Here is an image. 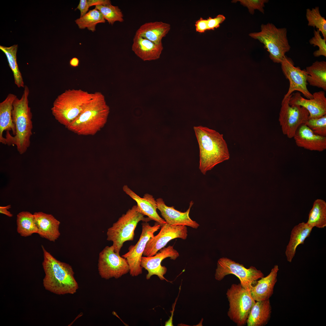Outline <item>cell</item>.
Instances as JSON below:
<instances>
[{
	"label": "cell",
	"instance_id": "cell-1",
	"mask_svg": "<svg viewBox=\"0 0 326 326\" xmlns=\"http://www.w3.org/2000/svg\"><path fill=\"white\" fill-rule=\"evenodd\" d=\"M193 129L200 149L199 168L203 174L217 164L230 158L227 145L223 135L201 126Z\"/></svg>",
	"mask_w": 326,
	"mask_h": 326
},
{
	"label": "cell",
	"instance_id": "cell-2",
	"mask_svg": "<svg viewBox=\"0 0 326 326\" xmlns=\"http://www.w3.org/2000/svg\"><path fill=\"white\" fill-rule=\"evenodd\" d=\"M42 248L44 258L42 266L45 274L43 283L45 289L59 295L76 293L78 285L72 267L56 259L43 246Z\"/></svg>",
	"mask_w": 326,
	"mask_h": 326
},
{
	"label": "cell",
	"instance_id": "cell-3",
	"mask_svg": "<svg viewBox=\"0 0 326 326\" xmlns=\"http://www.w3.org/2000/svg\"><path fill=\"white\" fill-rule=\"evenodd\" d=\"M24 88L21 98L17 97L13 104L12 116L15 127V134L13 136L9 131H7L5 137L6 145H16L17 151L21 155L25 153L30 145L33 128L32 113L29 106L30 91L26 85Z\"/></svg>",
	"mask_w": 326,
	"mask_h": 326
},
{
	"label": "cell",
	"instance_id": "cell-4",
	"mask_svg": "<svg viewBox=\"0 0 326 326\" xmlns=\"http://www.w3.org/2000/svg\"><path fill=\"white\" fill-rule=\"evenodd\" d=\"M109 111L104 95L96 91L78 117L66 128L78 135H94L104 126Z\"/></svg>",
	"mask_w": 326,
	"mask_h": 326
},
{
	"label": "cell",
	"instance_id": "cell-5",
	"mask_svg": "<svg viewBox=\"0 0 326 326\" xmlns=\"http://www.w3.org/2000/svg\"><path fill=\"white\" fill-rule=\"evenodd\" d=\"M93 93L81 89H68L58 95L51 108L55 119L66 128L79 115Z\"/></svg>",
	"mask_w": 326,
	"mask_h": 326
},
{
	"label": "cell",
	"instance_id": "cell-6",
	"mask_svg": "<svg viewBox=\"0 0 326 326\" xmlns=\"http://www.w3.org/2000/svg\"><path fill=\"white\" fill-rule=\"evenodd\" d=\"M144 216L137 205H134L108 229L107 240L113 242L115 252L119 254L125 241L133 240L134 231L139 222H148L151 220Z\"/></svg>",
	"mask_w": 326,
	"mask_h": 326
},
{
	"label": "cell",
	"instance_id": "cell-7",
	"mask_svg": "<svg viewBox=\"0 0 326 326\" xmlns=\"http://www.w3.org/2000/svg\"><path fill=\"white\" fill-rule=\"evenodd\" d=\"M251 38L263 43L274 62L280 63L286 53L291 49L285 27L278 28L272 23L262 24L260 31L249 34Z\"/></svg>",
	"mask_w": 326,
	"mask_h": 326
},
{
	"label": "cell",
	"instance_id": "cell-8",
	"mask_svg": "<svg viewBox=\"0 0 326 326\" xmlns=\"http://www.w3.org/2000/svg\"><path fill=\"white\" fill-rule=\"evenodd\" d=\"M226 295L229 303L228 316L237 326L245 325L256 302L250 291L244 288L240 283L232 284L228 289Z\"/></svg>",
	"mask_w": 326,
	"mask_h": 326
},
{
	"label": "cell",
	"instance_id": "cell-9",
	"mask_svg": "<svg viewBox=\"0 0 326 326\" xmlns=\"http://www.w3.org/2000/svg\"><path fill=\"white\" fill-rule=\"evenodd\" d=\"M232 274L238 277L240 284L245 289L250 290L257 280L264 276L262 272L251 266L249 268L226 257L218 260L215 274V279L221 281L226 275Z\"/></svg>",
	"mask_w": 326,
	"mask_h": 326
},
{
	"label": "cell",
	"instance_id": "cell-10",
	"mask_svg": "<svg viewBox=\"0 0 326 326\" xmlns=\"http://www.w3.org/2000/svg\"><path fill=\"white\" fill-rule=\"evenodd\" d=\"M292 94L283 98L279 113V121L283 133L289 139L293 138L298 128L305 124L309 116L308 111L300 106L290 105Z\"/></svg>",
	"mask_w": 326,
	"mask_h": 326
},
{
	"label": "cell",
	"instance_id": "cell-11",
	"mask_svg": "<svg viewBox=\"0 0 326 326\" xmlns=\"http://www.w3.org/2000/svg\"><path fill=\"white\" fill-rule=\"evenodd\" d=\"M98 270L103 279H118L129 272L126 259L114 251L112 245L106 246L99 254Z\"/></svg>",
	"mask_w": 326,
	"mask_h": 326
},
{
	"label": "cell",
	"instance_id": "cell-12",
	"mask_svg": "<svg viewBox=\"0 0 326 326\" xmlns=\"http://www.w3.org/2000/svg\"><path fill=\"white\" fill-rule=\"evenodd\" d=\"M142 225V232L138 241L135 245L130 246L128 251L122 256L126 259L129 266V273L133 277L142 273L143 268L141 265V262L147 243L154 236V233L161 227L157 222L153 226L146 222H143Z\"/></svg>",
	"mask_w": 326,
	"mask_h": 326
},
{
	"label": "cell",
	"instance_id": "cell-13",
	"mask_svg": "<svg viewBox=\"0 0 326 326\" xmlns=\"http://www.w3.org/2000/svg\"><path fill=\"white\" fill-rule=\"evenodd\" d=\"M187 232L186 226H174L166 223L161 226L159 233L148 241L143 255L145 257L152 256L170 241L176 238L185 240Z\"/></svg>",
	"mask_w": 326,
	"mask_h": 326
},
{
	"label": "cell",
	"instance_id": "cell-14",
	"mask_svg": "<svg viewBox=\"0 0 326 326\" xmlns=\"http://www.w3.org/2000/svg\"><path fill=\"white\" fill-rule=\"evenodd\" d=\"M280 63L282 72L289 82L288 91L284 98L288 97L293 91H298L308 99L313 98V94L309 91L307 87V74L305 69L301 70L299 67L295 66L292 59L286 55Z\"/></svg>",
	"mask_w": 326,
	"mask_h": 326
},
{
	"label": "cell",
	"instance_id": "cell-15",
	"mask_svg": "<svg viewBox=\"0 0 326 326\" xmlns=\"http://www.w3.org/2000/svg\"><path fill=\"white\" fill-rule=\"evenodd\" d=\"M159 251L152 256L142 257L141 265L148 272L146 275L147 280L149 279L152 276L156 275L161 280H166L164 275L167 272V268L161 266L162 261L167 257L175 260L179 256V253L172 246L165 247Z\"/></svg>",
	"mask_w": 326,
	"mask_h": 326
},
{
	"label": "cell",
	"instance_id": "cell-16",
	"mask_svg": "<svg viewBox=\"0 0 326 326\" xmlns=\"http://www.w3.org/2000/svg\"><path fill=\"white\" fill-rule=\"evenodd\" d=\"M313 98L307 99L297 92L292 94L289 100L290 105L296 104L305 108L309 113L308 118H318L326 115V98L324 91L314 93Z\"/></svg>",
	"mask_w": 326,
	"mask_h": 326
},
{
	"label": "cell",
	"instance_id": "cell-17",
	"mask_svg": "<svg viewBox=\"0 0 326 326\" xmlns=\"http://www.w3.org/2000/svg\"><path fill=\"white\" fill-rule=\"evenodd\" d=\"M156 201L157 209L167 224L174 226H188L195 229L200 226L198 223L189 217L190 209L193 204V201H190L189 208L184 212L177 210L173 206H168L161 198L157 199Z\"/></svg>",
	"mask_w": 326,
	"mask_h": 326
},
{
	"label": "cell",
	"instance_id": "cell-18",
	"mask_svg": "<svg viewBox=\"0 0 326 326\" xmlns=\"http://www.w3.org/2000/svg\"><path fill=\"white\" fill-rule=\"evenodd\" d=\"M293 138L298 147L319 152L326 149V136L315 133L305 124L298 128Z\"/></svg>",
	"mask_w": 326,
	"mask_h": 326
},
{
	"label": "cell",
	"instance_id": "cell-19",
	"mask_svg": "<svg viewBox=\"0 0 326 326\" xmlns=\"http://www.w3.org/2000/svg\"><path fill=\"white\" fill-rule=\"evenodd\" d=\"M123 191L137 203L140 212L144 216H148L151 220L155 221L161 226L165 223L164 219L161 217L157 212L156 201L153 196L149 194H144L142 198L136 194L126 185L123 188Z\"/></svg>",
	"mask_w": 326,
	"mask_h": 326
},
{
	"label": "cell",
	"instance_id": "cell-20",
	"mask_svg": "<svg viewBox=\"0 0 326 326\" xmlns=\"http://www.w3.org/2000/svg\"><path fill=\"white\" fill-rule=\"evenodd\" d=\"M33 214L38 228L37 234L42 238L55 242L60 235V222L51 214L41 212Z\"/></svg>",
	"mask_w": 326,
	"mask_h": 326
},
{
	"label": "cell",
	"instance_id": "cell-21",
	"mask_svg": "<svg viewBox=\"0 0 326 326\" xmlns=\"http://www.w3.org/2000/svg\"><path fill=\"white\" fill-rule=\"evenodd\" d=\"M279 270L278 265H275L268 275L260 278L251 287L250 289L251 294L255 301L268 299L272 296L277 281Z\"/></svg>",
	"mask_w": 326,
	"mask_h": 326
},
{
	"label": "cell",
	"instance_id": "cell-22",
	"mask_svg": "<svg viewBox=\"0 0 326 326\" xmlns=\"http://www.w3.org/2000/svg\"><path fill=\"white\" fill-rule=\"evenodd\" d=\"M163 49L162 43L157 44L141 37L134 36L132 50L143 61L158 59Z\"/></svg>",
	"mask_w": 326,
	"mask_h": 326
},
{
	"label": "cell",
	"instance_id": "cell-23",
	"mask_svg": "<svg viewBox=\"0 0 326 326\" xmlns=\"http://www.w3.org/2000/svg\"><path fill=\"white\" fill-rule=\"evenodd\" d=\"M313 228L306 222L300 223L294 227L292 230L289 243L285 251L287 261L290 263L294 257L297 248L303 244L306 238L310 235Z\"/></svg>",
	"mask_w": 326,
	"mask_h": 326
},
{
	"label": "cell",
	"instance_id": "cell-24",
	"mask_svg": "<svg viewBox=\"0 0 326 326\" xmlns=\"http://www.w3.org/2000/svg\"><path fill=\"white\" fill-rule=\"evenodd\" d=\"M170 29L169 24L162 21L146 23L140 27L135 35L159 44L162 43V38L166 36Z\"/></svg>",
	"mask_w": 326,
	"mask_h": 326
},
{
	"label": "cell",
	"instance_id": "cell-25",
	"mask_svg": "<svg viewBox=\"0 0 326 326\" xmlns=\"http://www.w3.org/2000/svg\"><path fill=\"white\" fill-rule=\"evenodd\" d=\"M17 97L14 94L9 93L5 99L0 103V142L4 145H6L5 138L3 136L4 131L11 130L14 136L16 133L12 112L13 104Z\"/></svg>",
	"mask_w": 326,
	"mask_h": 326
},
{
	"label": "cell",
	"instance_id": "cell-26",
	"mask_svg": "<svg viewBox=\"0 0 326 326\" xmlns=\"http://www.w3.org/2000/svg\"><path fill=\"white\" fill-rule=\"evenodd\" d=\"M271 309L270 299L256 301L247 319V326H263L267 324L270 318Z\"/></svg>",
	"mask_w": 326,
	"mask_h": 326
},
{
	"label": "cell",
	"instance_id": "cell-27",
	"mask_svg": "<svg viewBox=\"0 0 326 326\" xmlns=\"http://www.w3.org/2000/svg\"><path fill=\"white\" fill-rule=\"evenodd\" d=\"M307 81L310 85L326 91V62L316 61L305 69Z\"/></svg>",
	"mask_w": 326,
	"mask_h": 326
},
{
	"label": "cell",
	"instance_id": "cell-28",
	"mask_svg": "<svg viewBox=\"0 0 326 326\" xmlns=\"http://www.w3.org/2000/svg\"><path fill=\"white\" fill-rule=\"evenodd\" d=\"M306 223L313 228L322 229L326 226V203L324 200L321 199L315 200Z\"/></svg>",
	"mask_w": 326,
	"mask_h": 326
},
{
	"label": "cell",
	"instance_id": "cell-29",
	"mask_svg": "<svg viewBox=\"0 0 326 326\" xmlns=\"http://www.w3.org/2000/svg\"><path fill=\"white\" fill-rule=\"evenodd\" d=\"M17 231L22 237L37 233L38 228L34 214L28 211L19 213L17 217Z\"/></svg>",
	"mask_w": 326,
	"mask_h": 326
},
{
	"label": "cell",
	"instance_id": "cell-30",
	"mask_svg": "<svg viewBox=\"0 0 326 326\" xmlns=\"http://www.w3.org/2000/svg\"><path fill=\"white\" fill-rule=\"evenodd\" d=\"M18 48V45H14L9 47L0 46V49L6 55L9 66L13 73L15 84L18 88H24L25 85L17 61Z\"/></svg>",
	"mask_w": 326,
	"mask_h": 326
},
{
	"label": "cell",
	"instance_id": "cell-31",
	"mask_svg": "<svg viewBox=\"0 0 326 326\" xmlns=\"http://www.w3.org/2000/svg\"><path fill=\"white\" fill-rule=\"evenodd\" d=\"M75 22L80 29L87 28L94 32L98 23H104L105 20L100 11L96 8L89 10L83 16L76 19Z\"/></svg>",
	"mask_w": 326,
	"mask_h": 326
},
{
	"label": "cell",
	"instance_id": "cell-32",
	"mask_svg": "<svg viewBox=\"0 0 326 326\" xmlns=\"http://www.w3.org/2000/svg\"><path fill=\"white\" fill-rule=\"evenodd\" d=\"M306 17L308 26L315 27L326 39V20L321 14L319 7L306 10Z\"/></svg>",
	"mask_w": 326,
	"mask_h": 326
},
{
	"label": "cell",
	"instance_id": "cell-33",
	"mask_svg": "<svg viewBox=\"0 0 326 326\" xmlns=\"http://www.w3.org/2000/svg\"><path fill=\"white\" fill-rule=\"evenodd\" d=\"M95 8L100 11L104 19L111 25L116 21L123 22L124 21L122 11L118 6L111 4L106 5H97L95 6Z\"/></svg>",
	"mask_w": 326,
	"mask_h": 326
},
{
	"label": "cell",
	"instance_id": "cell-34",
	"mask_svg": "<svg viewBox=\"0 0 326 326\" xmlns=\"http://www.w3.org/2000/svg\"><path fill=\"white\" fill-rule=\"evenodd\" d=\"M305 124L315 133L326 136V115L318 118H308Z\"/></svg>",
	"mask_w": 326,
	"mask_h": 326
},
{
	"label": "cell",
	"instance_id": "cell-35",
	"mask_svg": "<svg viewBox=\"0 0 326 326\" xmlns=\"http://www.w3.org/2000/svg\"><path fill=\"white\" fill-rule=\"evenodd\" d=\"M320 31L318 29L314 31V36L309 40L311 45L314 46H318V50L314 51L313 54L315 57H318L321 56L326 57V39L322 38Z\"/></svg>",
	"mask_w": 326,
	"mask_h": 326
},
{
	"label": "cell",
	"instance_id": "cell-36",
	"mask_svg": "<svg viewBox=\"0 0 326 326\" xmlns=\"http://www.w3.org/2000/svg\"><path fill=\"white\" fill-rule=\"evenodd\" d=\"M232 1V2L235 3L237 2H239L241 5L248 8L251 14H253L254 12V11L256 9L264 14V8L265 7L264 4L267 3L268 0H233Z\"/></svg>",
	"mask_w": 326,
	"mask_h": 326
},
{
	"label": "cell",
	"instance_id": "cell-37",
	"mask_svg": "<svg viewBox=\"0 0 326 326\" xmlns=\"http://www.w3.org/2000/svg\"><path fill=\"white\" fill-rule=\"evenodd\" d=\"M225 19V17L221 14L217 15L214 18L209 17L206 19L208 30H214L219 27L220 24Z\"/></svg>",
	"mask_w": 326,
	"mask_h": 326
},
{
	"label": "cell",
	"instance_id": "cell-38",
	"mask_svg": "<svg viewBox=\"0 0 326 326\" xmlns=\"http://www.w3.org/2000/svg\"><path fill=\"white\" fill-rule=\"evenodd\" d=\"M196 31L200 33H203L208 30L206 19L201 18L197 20L195 23Z\"/></svg>",
	"mask_w": 326,
	"mask_h": 326
},
{
	"label": "cell",
	"instance_id": "cell-39",
	"mask_svg": "<svg viewBox=\"0 0 326 326\" xmlns=\"http://www.w3.org/2000/svg\"><path fill=\"white\" fill-rule=\"evenodd\" d=\"M89 7L88 0H80L79 3L75 9H78L80 10V17H81L87 13Z\"/></svg>",
	"mask_w": 326,
	"mask_h": 326
},
{
	"label": "cell",
	"instance_id": "cell-40",
	"mask_svg": "<svg viewBox=\"0 0 326 326\" xmlns=\"http://www.w3.org/2000/svg\"><path fill=\"white\" fill-rule=\"evenodd\" d=\"M89 7L97 5H106L111 4L109 0H88Z\"/></svg>",
	"mask_w": 326,
	"mask_h": 326
},
{
	"label": "cell",
	"instance_id": "cell-41",
	"mask_svg": "<svg viewBox=\"0 0 326 326\" xmlns=\"http://www.w3.org/2000/svg\"><path fill=\"white\" fill-rule=\"evenodd\" d=\"M11 208V205H9L6 206H0V213L4 214L9 217H11L13 215L10 212L8 211Z\"/></svg>",
	"mask_w": 326,
	"mask_h": 326
},
{
	"label": "cell",
	"instance_id": "cell-42",
	"mask_svg": "<svg viewBox=\"0 0 326 326\" xmlns=\"http://www.w3.org/2000/svg\"><path fill=\"white\" fill-rule=\"evenodd\" d=\"M69 63L70 65L72 67H77L79 64V60L76 57H73L70 60Z\"/></svg>",
	"mask_w": 326,
	"mask_h": 326
},
{
	"label": "cell",
	"instance_id": "cell-43",
	"mask_svg": "<svg viewBox=\"0 0 326 326\" xmlns=\"http://www.w3.org/2000/svg\"><path fill=\"white\" fill-rule=\"evenodd\" d=\"M175 305H174V308H173V310H172V311H171L172 313H171V316L170 317V318L169 319V320L168 321H166L165 323V326H173V324H172V321L173 316V313H174V307H175Z\"/></svg>",
	"mask_w": 326,
	"mask_h": 326
}]
</instances>
